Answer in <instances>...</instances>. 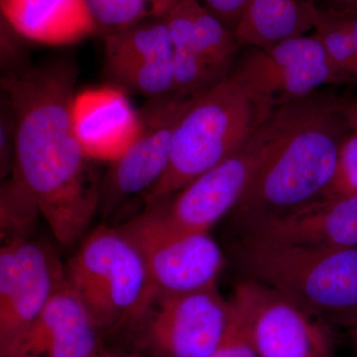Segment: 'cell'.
I'll return each instance as SVG.
<instances>
[{"label": "cell", "instance_id": "13", "mask_svg": "<svg viewBox=\"0 0 357 357\" xmlns=\"http://www.w3.org/2000/svg\"><path fill=\"white\" fill-rule=\"evenodd\" d=\"M148 340L159 357H210L229 319L218 286L157 300Z\"/></svg>", "mask_w": 357, "mask_h": 357}, {"label": "cell", "instance_id": "17", "mask_svg": "<svg viewBox=\"0 0 357 357\" xmlns=\"http://www.w3.org/2000/svg\"><path fill=\"white\" fill-rule=\"evenodd\" d=\"M163 18L170 32L174 52L196 54L232 69L241 46L236 32L211 13L201 0H176Z\"/></svg>", "mask_w": 357, "mask_h": 357}, {"label": "cell", "instance_id": "30", "mask_svg": "<svg viewBox=\"0 0 357 357\" xmlns=\"http://www.w3.org/2000/svg\"><path fill=\"white\" fill-rule=\"evenodd\" d=\"M333 10L337 13L347 14V15L357 16V0H333Z\"/></svg>", "mask_w": 357, "mask_h": 357}, {"label": "cell", "instance_id": "3", "mask_svg": "<svg viewBox=\"0 0 357 357\" xmlns=\"http://www.w3.org/2000/svg\"><path fill=\"white\" fill-rule=\"evenodd\" d=\"M275 109L232 73L196 96L178 122L168 168L145 194L146 204L175 194L236 153Z\"/></svg>", "mask_w": 357, "mask_h": 357}, {"label": "cell", "instance_id": "10", "mask_svg": "<svg viewBox=\"0 0 357 357\" xmlns=\"http://www.w3.org/2000/svg\"><path fill=\"white\" fill-rule=\"evenodd\" d=\"M231 73L276 107L311 96L326 84L351 79L333 65L314 33L266 48L251 47Z\"/></svg>", "mask_w": 357, "mask_h": 357}, {"label": "cell", "instance_id": "24", "mask_svg": "<svg viewBox=\"0 0 357 357\" xmlns=\"http://www.w3.org/2000/svg\"><path fill=\"white\" fill-rule=\"evenodd\" d=\"M356 196H357V135L349 130L340 145L335 174L323 197L324 198H344V197Z\"/></svg>", "mask_w": 357, "mask_h": 357}, {"label": "cell", "instance_id": "12", "mask_svg": "<svg viewBox=\"0 0 357 357\" xmlns=\"http://www.w3.org/2000/svg\"><path fill=\"white\" fill-rule=\"evenodd\" d=\"M102 36L107 84L148 100L175 93L174 47L163 17L139 21Z\"/></svg>", "mask_w": 357, "mask_h": 357}, {"label": "cell", "instance_id": "28", "mask_svg": "<svg viewBox=\"0 0 357 357\" xmlns=\"http://www.w3.org/2000/svg\"><path fill=\"white\" fill-rule=\"evenodd\" d=\"M211 13L236 31L250 0H202Z\"/></svg>", "mask_w": 357, "mask_h": 357}, {"label": "cell", "instance_id": "27", "mask_svg": "<svg viewBox=\"0 0 357 357\" xmlns=\"http://www.w3.org/2000/svg\"><path fill=\"white\" fill-rule=\"evenodd\" d=\"M22 36L1 17L0 22V66L2 74L15 72L28 67L27 54L22 44Z\"/></svg>", "mask_w": 357, "mask_h": 357}, {"label": "cell", "instance_id": "5", "mask_svg": "<svg viewBox=\"0 0 357 357\" xmlns=\"http://www.w3.org/2000/svg\"><path fill=\"white\" fill-rule=\"evenodd\" d=\"M66 277L98 328L140 321L157 300L142 253L121 229L89 234Z\"/></svg>", "mask_w": 357, "mask_h": 357}, {"label": "cell", "instance_id": "19", "mask_svg": "<svg viewBox=\"0 0 357 357\" xmlns=\"http://www.w3.org/2000/svg\"><path fill=\"white\" fill-rule=\"evenodd\" d=\"M86 312H89L86 305L66 279L40 312L13 357L45 356L59 331L70 321Z\"/></svg>", "mask_w": 357, "mask_h": 357}, {"label": "cell", "instance_id": "32", "mask_svg": "<svg viewBox=\"0 0 357 357\" xmlns=\"http://www.w3.org/2000/svg\"><path fill=\"white\" fill-rule=\"evenodd\" d=\"M349 23H351L352 37H354L357 50V16L349 15Z\"/></svg>", "mask_w": 357, "mask_h": 357}, {"label": "cell", "instance_id": "26", "mask_svg": "<svg viewBox=\"0 0 357 357\" xmlns=\"http://www.w3.org/2000/svg\"><path fill=\"white\" fill-rule=\"evenodd\" d=\"M16 124L10 103L1 93L0 103V171L1 178L13 173L15 164Z\"/></svg>", "mask_w": 357, "mask_h": 357}, {"label": "cell", "instance_id": "20", "mask_svg": "<svg viewBox=\"0 0 357 357\" xmlns=\"http://www.w3.org/2000/svg\"><path fill=\"white\" fill-rule=\"evenodd\" d=\"M314 34L333 65L345 76L357 79V50L349 23V15L318 8L314 15Z\"/></svg>", "mask_w": 357, "mask_h": 357}, {"label": "cell", "instance_id": "21", "mask_svg": "<svg viewBox=\"0 0 357 357\" xmlns=\"http://www.w3.org/2000/svg\"><path fill=\"white\" fill-rule=\"evenodd\" d=\"M89 13L105 33L150 18L163 17L176 0H84Z\"/></svg>", "mask_w": 357, "mask_h": 357}, {"label": "cell", "instance_id": "18", "mask_svg": "<svg viewBox=\"0 0 357 357\" xmlns=\"http://www.w3.org/2000/svg\"><path fill=\"white\" fill-rule=\"evenodd\" d=\"M316 0H250L236 29L239 45L266 48L314 27Z\"/></svg>", "mask_w": 357, "mask_h": 357}, {"label": "cell", "instance_id": "9", "mask_svg": "<svg viewBox=\"0 0 357 357\" xmlns=\"http://www.w3.org/2000/svg\"><path fill=\"white\" fill-rule=\"evenodd\" d=\"M46 246L16 239L0 250V356L13 357L54 293L66 281Z\"/></svg>", "mask_w": 357, "mask_h": 357}, {"label": "cell", "instance_id": "6", "mask_svg": "<svg viewBox=\"0 0 357 357\" xmlns=\"http://www.w3.org/2000/svg\"><path fill=\"white\" fill-rule=\"evenodd\" d=\"M147 206L121 229L142 253L157 300L217 286L225 257L210 234L175 229L154 206Z\"/></svg>", "mask_w": 357, "mask_h": 357}, {"label": "cell", "instance_id": "22", "mask_svg": "<svg viewBox=\"0 0 357 357\" xmlns=\"http://www.w3.org/2000/svg\"><path fill=\"white\" fill-rule=\"evenodd\" d=\"M38 213V204L31 192L17 176L11 173V177L4 181L0 192L1 234L10 236L6 243L25 238Z\"/></svg>", "mask_w": 357, "mask_h": 357}, {"label": "cell", "instance_id": "2", "mask_svg": "<svg viewBox=\"0 0 357 357\" xmlns=\"http://www.w3.org/2000/svg\"><path fill=\"white\" fill-rule=\"evenodd\" d=\"M349 132L342 103L328 96L312 93L277 107L264 159L232 211L236 222L244 227L321 198Z\"/></svg>", "mask_w": 357, "mask_h": 357}, {"label": "cell", "instance_id": "4", "mask_svg": "<svg viewBox=\"0 0 357 357\" xmlns=\"http://www.w3.org/2000/svg\"><path fill=\"white\" fill-rule=\"evenodd\" d=\"M234 255L245 279L279 291L331 325L357 323V246L310 248L243 237Z\"/></svg>", "mask_w": 357, "mask_h": 357}, {"label": "cell", "instance_id": "1", "mask_svg": "<svg viewBox=\"0 0 357 357\" xmlns=\"http://www.w3.org/2000/svg\"><path fill=\"white\" fill-rule=\"evenodd\" d=\"M77 69L68 58L2 74L16 124L13 173L31 192L59 243L83 236L100 208V184L73 126Z\"/></svg>", "mask_w": 357, "mask_h": 357}, {"label": "cell", "instance_id": "7", "mask_svg": "<svg viewBox=\"0 0 357 357\" xmlns=\"http://www.w3.org/2000/svg\"><path fill=\"white\" fill-rule=\"evenodd\" d=\"M243 319L259 357H335L331 324L287 296L249 279L229 300Z\"/></svg>", "mask_w": 357, "mask_h": 357}, {"label": "cell", "instance_id": "15", "mask_svg": "<svg viewBox=\"0 0 357 357\" xmlns=\"http://www.w3.org/2000/svg\"><path fill=\"white\" fill-rule=\"evenodd\" d=\"M126 95L110 84L75 95L73 126L84 153L91 160L112 163L137 139L139 110L134 109Z\"/></svg>", "mask_w": 357, "mask_h": 357}, {"label": "cell", "instance_id": "25", "mask_svg": "<svg viewBox=\"0 0 357 357\" xmlns=\"http://www.w3.org/2000/svg\"><path fill=\"white\" fill-rule=\"evenodd\" d=\"M210 357H259L243 319L230 304L227 328Z\"/></svg>", "mask_w": 357, "mask_h": 357}, {"label": "cell", "instance_id": "14", "mask_svg": "<svg viewBox=\"0 0 357 357\" xmlns=\"http://www.w3.org/2000/svg\"><path fill=\"white\" fill-rule=\"evenodd\" d=\"M246 238L310 248L357 246V196L319 198L285 215L243 227Z\"/></svg>", "mask_w": 357, "mask_h": 357}, {"label": "cell", "instance_id": "31", "mask_svg": "<svg viewBox=\"0 0 357 357\" xmlns=\"http://www.w3.org/2000/svg\"><path fill=\"white\" fill-rule=\"evenodd\" d=\"M349 337H351L352 347H354V356L357 357V323L349 328Z\"/></svg>", "mask_w": 357, "mask_h": 357}, {"label": "cell", "instance_id": "33", "mask_svg": "<svg viewBox=\"0 0 357 357\" xmlns=\"http://www.w3.org/2000/svg\"><path fill=\"white\" fill-rule=\"evenodd\" d=\"M103 357H137L133 354H116V352L107 351Z\"/></svg>", "mask_w": 357, "mask_h": 357}, {"label": "cell", "instance_id": "29", "mask_svg": "<svg viewBox=\"0 0 357 357\" xmlns=\"http://www.w3.org/2000/svg\"><path fill=\"white\" fill-rule=\"evenodd\" d=\"M340 103H342V114L349 130L357 135V98Z\"/></svg>", "mask_w": 357, "mask_h": 357}, {"label": "cell", "instance_id": "11", "mask_svg": "<svg viewBox=\"0 0 357 357\" xmlns=\"http://www.w3.org/2000/svg\"><path fill=\"white\" fill-rule=\"evenodd\" d=\"M195 98L171 93L149 98L143 105L137 139L121 158L109 164L100 184V206L105 213L128 197L146 194L164 175L170 162L174 132Z\"/></svg>", "mask_w": 357, "mask_h": 357}, {"label": "cell", "instance_id": "23", "mask_svg": "<svg viewBox=\"0 0 357 357\" xmlns=\"http://www.w3.org/2000/svg\"><path fill=\"white\" fill-rule=\"evenodd\" d=\"M98 326L89 312L66 324L52 340L46 357H103Z\"/></svg>", "mask_w": 357, "mask_h": 357}, {"label": "cell", "instance_id": "8", "mask_svg": "<svg viewBox=\"0 0 357 357\" xmlns=\"http://www.w3.org/2000/svg\"><path fill=\"white\" fill-rule=\"evenodd\" d=\"M269 121L236 153L180 191L147 206H154L163 220L180 231H210L236 208L261 165L270 139Z\"/></svg>", "mask_w": 357, "mask_h": 357}, {"label": "cell", "instance_id": "16", "mask_svg": "<svg viewBox=\"0 0 357 357\" xmlns=\"http://www.w3.org/2000/svg\"><path fill=\"white\" fill-rule=\"evenodd\" d=\"M1 17L20 36L67 45L100 34L84 0H0Z\"/></svg>", "mask_w": 357, "mask_h": 357}]
</instances>
